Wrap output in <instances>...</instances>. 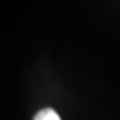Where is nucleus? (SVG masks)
I'll list each match as a JSON object with an SVG mask.
<instances>
[{"label": "nucleus", "mask_w": 120, "mask_h": 120, "mask_svg": "<svg viewBox=\"0 0 120 120\" xmlns=\"http://www.w3.org/2000/svg\"><path fill=\"white\" fill-rule=\"evenodd\" d=\"M34 120H60V115L53 109H43L34 117Z\"/></svg>", "instance_id": "f257e3e1"}]
</instances>
